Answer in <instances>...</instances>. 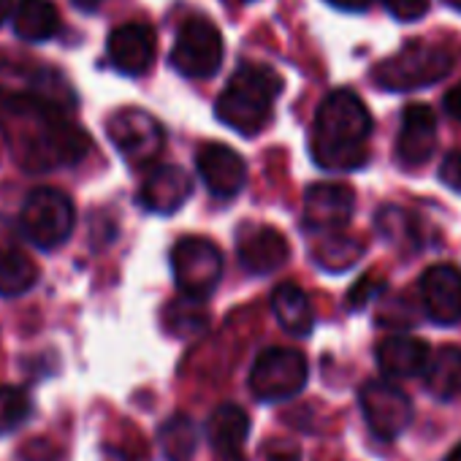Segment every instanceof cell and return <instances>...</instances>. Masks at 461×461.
<instances>
[{
	"label": "cell",
	"instance_id": "14",
	"mask_svg": "<svg viewBox=\"0 0 461 461\" xmlns=\"http://www.w3.org/2000/svg\"><path fill=\"white\" fill-rule=\"evenodd\" d=\"M437 147V117L426 104H410L402 112V128L396 136V158L407 168L423 166Z\"/></svg>",
	"mask_w": 461,
	"mask_h": 461
},
{
	"label": "cell",
	"instance_id": "21",
	"mask_svg": "<svg viewBox=\"0 0 461 461\" xmlns=\"http://www.w3.org/2000/svg\"><path fill=\"white\" fill-rule=\"evenodd\" d=\"M423 383L431 396L450 402L461 396V348L445 345L434 356H429V364L423 369Z\"/></svg>",
	"mask_w": 461,
	"mask_h": 461
},
{
	"label": "cell",
	"instance_id": "23",
	"mask_svg": "<svg viewBox=\"0 0 461 461\" xmlns=\"http://www.w3.org/2000/svg\"><path fill=\"white\" fill-rule=\"evenodd\" d=\"M364 256V245L353 237H345L339 230L321 234V240L312 248V258L326 272H345Z\"/></svg>",
	"mask_w": 461,
	"mask_h": 461
},
{
	"label": "cell",
	"instance_id": "33",
	"mask_svg": "<svg viewBox=\"0 0 461 461\" xmlns=\"http://www.w3.org/2000/svg\"><path fill=\"white\" fill-rule=\"evenodd\" d=\"M445 112H447L453 120H458V122H461V85H458V87H453V90L445 95Z\"/></svg>",
	"mask_w": 461,
	"mask_h": 461
},
{
	"label": "cell",
	"instance_id": "38",
	"mask_svg": "<svg viewBox=\"0 0 461 461\" xmlns=\"http://www.w3.org/2000/svg\"><path fill=\"white\" fill-rule=\"evenodd\" d=\"M242 4H253V0H242Z\"/></svg>",
	"mask_w": 461,
	"mask_h": 461
},
{
	"label": "cell",
	"instance_id": "15",
	"mask_svg": "<svg viewBox=\"0 0 461 461\" xmlns=\"http://www.w3.org/2000/svg\"><path fill=\"white\" fill-rule=\"evenodd\" d=\"M106 52H109V60L117 71L131 74V77H141L149 71V66L155 60V33L139 23L120 25L106 39Z\"/></svg>",
	"mask_w": 461,
	"mask_h": 461
},
{
	"label": "cell",
	"instance_id": "13",
	"mask_svg": "<svg viewBox=\"0 0 461 461\" xmlns=\"http://www.w3.org/2000/svg\"><path fill=\"white\" fill-rule=\"evenodd\" d=\"M420 302L437 326H456L461 321V272L437 264L420 275Z\"/></svg>",
	"mask_w": 461,
	"mask_h": 461
},
{
	"label": "cell",
	"instance_id": "35",
	"mask_svg": "<svg viewBox=\"0 0 461 461\" xmlns=\"http://www.w3.org/2000/svg\"><path fill=\"white\" fill-rule=\"evenodd\" d=\"M12 17V0H0V25Z\"/></svg>",
	"mask_w": 461,
	"mask_h": 461
},
{
	"label": "cell",
	"instance_id": "27",
	"mask_svg": "<svg viewBox=\"0 0 461 461\" xmlns=\"http://www.w3.org/2000/svg\"><path fill=\"white\" fill-rule=\"evenodd\" d=\"M377 230L396 248H418L420 245L415 217L399 206H385L377 212Z\"/></svg>",
	"mask_w": 461,
	"mask_h": 461
},
{
	"label": "cell",
	"instance_id": "29",
	"mask_svg": "<svg viewBox=\"0 0 461 461\" xmlns=\"http://www.w3.org/2000/svg\"><path fill=\"white\" fill-rule=\"evenodd\" d=\"M383 6L399 23H415L429 12V0H383Z\"/></svg>",
	"mask_w": 461,
	"mask_h": 461
},
{
	"label": "cell",
	"instance_id": "12",
	"mask_svg": "<svg viewBox=\"0 0 461 461\" xmlns=\"http://www.w3.org/2000/svg\"><path fill=\"white\" fill-rule=\"evenodd\" d=\"M198 176L214 198H234L248 182V166L242 155L228 147L209 141L195 152Z\"/></svg>",
	"mask_w": 461,
	"mask_h": 461
},
{
	"label": "cell",
	"instance_id": "36",
	"mask_svg": "<svg viewBox=\"0 0 461 461\" xmlns=\"http://www.w3.org/2000/svg\"><path fill=\"white\" fill-rule=\"evenodd\" d=\"M445 461H461V442H458V445L445 456Z\"/></svg>",
	"mask_w": 461,
	"mask_h": 461
},
{
	"label": "cell",
	"instance_id": "10",
	"mask_svg": "<svg viewBox=\"0 0 461 461\" xmlns=\"http://www.w3.org/2000/svg\"><path fill=\"white\" fill-rule=\"evenodd\" d=\"M106 128L117 152L133 166L152 163L160 155L163 141H166L163 125L144 109H122L109 120Z\"/></svg>",
	"mask_w": 461,
	"mask_h": 461
},
{
	"label": "cell",
	"instance_id": "16",
	"mask_svg": "<svg viewBox=\"0 0 461 461\" xmlns=\"http://www.w3.org/2000/svg\"><path fill=\"white\" fill-rule=\"evenodd\" d=\"M291 258V245L272 225H250L240 237V264L253 275H272Z\"/></svg>",
	"mask_w": 461,
	"mask_h": 461
},
{
	"label": "cell",
	"instance_id": "20",
	"mask_svg": "<svg viewBox=\"0 0 461 461\" xmlns=\"http://www.w3.org/2000/svg\"><path fill=\"white\" fill-rule=\"evenodd\" d=\"M272 310H275L277 323L294 337H307L312 331V326H315L312 304H310L307 294L294 283H283V285L275 288Z\"/></svg>",
	"mask_w": 461,
	"mask_h": 461
},
{
	"label": "cell",
	"instance_id": "31",
	"mask_svg": "<svg viewBox=\"0 0 461 461\" xmlns=\"http://www.w3.org/2000/svg\"><path fill=\"white\" fill-rule=\"evenodd\" d=\"M439 179H442L450 190L461 193V149L450 152V155L442 160V166H439Z\"/></svg>",
	"mask_w": 461,
	"mask_h": 461
},
{
	"label": "cell",
	"instance_id": "1",
	"mask_svg": "<svg viewBox=\"0 0 461 461\" xmlns=\"http://www.w3.org/2000/svg\"><path fill=\"white\" fill-rule=\"evenodd\" d=\"M9 112L17 117L14 152L28 171L71 166L90 149L85 131L74 125L52 98L23 95L9 104Z\"/></svg>",
	"mask_w": 461,
	"mask_h": 461
},
{
	"label": "cell",
	"instance_id": "7",
	"mask_svg": "<svg viewBox=\"0 0 461 461\" xmlns=\"http://www.w3.org/2000/svg\"><path fill=\"white\" fill-rule=\"evenodd\" d=\"M222 36L209 20H187L176 33L171 66L187 79H209L222 66Z\"/></svg>",
	"mask_w": 461,
	"mask_h": 461
},
{
	"label": "cell",
	"instance_id": "11",
	"mask_svg": "<svg viewBox=\"0 0 461 461\" xmlns=\"http://www.w3.org/2000/svg\"><path fill=\"white\" fill-rule=\"evenodd\" d=\"M356 209V193L339 182H318L304 193V225L312 234L342 230Z\"/></svg>",
	"mask_w": 461,
	"mask_h": 461
},
{
	"label": "cell",
	"instance_id": "6",
	"mask_svg": "<svg viewBox=\"0 0 461 461\" xmlns=\"http://www.w3.org/2000/svg\"><path fill=\"white\" fill-rule=\"evenodd\" d=\"M307 377L310 366L299 350L269 348L250 369V391L261 402H285L307 385Z\"/></svg>",
	"mask_w": 461,
	"mask_h": 461
},
{
	"label": "cell",
	"instance_id": "25",
	"mask_svg": "<svg viewBox=\"0 0 461 461\" xmlns=\"http://www.w3.org/2000/svg\"><path fill=\"white\" fill-rule=\"evenodd\" d=\"M39 283V267L20 250L0 253V296H23Z\"/></svg>",
	"mask_w": 461,
	"mask_h": 461
},
{
	"label": "cell",
	"instance_id": "32",
	"mask_svg": "<svg viewBox=\"0 0 461 461\" xmlns=\"http://www.w3.org/2000/svg\"><path fill=\"white\" fill-rule=\"evenodd\" d=\"M264 461H302V453L291 442H269L264 450Z\"/></svg>",
	"mask_w": 461,
	"mask_h": 461
},
{
	"label": "cell",
	"instance_id": "8",
	"mask_svg": "<svg viewBox=\"0 0 461 461\" xmlns=\"http://www.w3.org/2000/svg\"><path fill=\"white\" fill-rule=\"evenodd\" d=\"M171 272L185 296L206 299L222 275V256L209 240L185 237L171 250Z\"/></svg>",
	"mask_w": 461,
	"mask_h": 461
},
{
	"label": "cell",
	"instance_id": "17",
	"mask_svg": "<svg viewBox=\"0 0 461 461\" xmlns=\"http://www.w3.org/2000/svg\"><path fill=\"white\" fill-rule=\"evenodd\" d=\"M190 193L193 179L179 166H158L144 176L139 187V201L144 209L155 214H171L185 206Z\"/></svg>",
	"mask_w": 461,
	"mask_h": 461
},
{
	"label": "cell",
	"instance_id": "5",
	"mask_svg": "<svg viewBox=\"0 0 461 461\" xmlns=\"http://www.w3.org/2000/svg\"><path fill=\"white\" fill-rule=\"evenodd\" d=\"M20 225L28 242H33L36 248H60L63 242H68L77 225L74 201L58 187H36L23 203Z\"/></svg>",
	"mask_w": 461,
	"mask_h": 461
},
{
	"label": "cell",
	"instance_id": "37",
	"mask_svg": "<svg viewBox=\"0 0 461 461\" xmlns=\"http://www.w3.org/2000/svg\"><path fill=\"white\" fill-rule=\"evenodd\" d=\"M445 4H450V6H453L456 12H461V0H445Z\"/></svg>",
	"mask_w": 461,
	"mask_h": 461
},
{
	"label": "cell",
	"instance_id": "2",
	"mask_svg": "<svg viewBox=\"0 0 461 461\" xmlns=\"http://www.w3.org/2000/svg\"><path fill=\"white\" fill-rule=\"evenodd\" d=\"M372 117L364 101L350 90L329 93L315 114L310 152L326 171H356L369 160Z\"/></svg>",
	"mask_w": 461,
	"mask_h": 461
},
{
	"label": "cell",
	"instance_id": "24",
	"mask_svg": "<svg viewBox=\"0 0 461 461\" xmlns=\"http://www.w3.org/2000/svg\"><path fill=\"white\" fill-rule=\"evenodd\" d=\"M201 302L203 299H193V296H185V294L179 299L168 302L166 310H163V326H166V331L174 334V337H179V339L201 334L206 329V323H209V315H206V310H203Z\"/></svg>",
	"mask_w": 461,
	"mask_h": 461
},
{
	"label": "cell",
	"instance_id": "34",
	"mask_svg": "<svg viewBox=\"0 0 461 461\" xmlns=\"http://www.w3.org/2000/svg\"><path fill=\"white\" fill-rule=\"evenodd\" d=\"M326 4L339 12H366L372 6V0H326Z\"/></svg>",
	"mask_w": 461,
	"mask_h": 461
},
{
	"label": "cell",
	"instance_id": "18",
	"mask_svg": "<svg viewBox=\"0 0 461 461\" xmlns=\"http://www.w3.org/2000/svg\"><path fill=\"white\" fill-rule=\"evenodd\" d=\"M248 434H250V415L237 404H220L206 420L209 445L222 461H245Z\"/></svg>",
	"mask_w": 461,
	"mask_h": 461
},
{
	"label": "cell",
	"instance_id": "4",
	"mask_svg": "<svg viewBox=\"0 0 461 461\" xmlns=\"http://www.w3.org/2000/svg\"><path fill=\"white\" fill-rule=\"evenodd\" d=\"M453 68V55L426 41H410L375 66L372 82L388 93H412L442 82Z\"/></svg>",
	"mask_w": 461,
	"mask_h": 461
},
{
	"label": "cell",
	"instance_id": "19",
	"mask_svg": "<svg viewBox=\"0 0 461 461\" xmlns=\"http://www.w3.org/2000/svg\"><path fill=\"white\" fill-rule=\"evenodd\" d=\"M429 345L418 337H407V334H396L388 337L377 345L375 358L383 375L388 377H418L423 375L426 364H429Z\"/></svg>",
	"mask_w": 461,
	"mask_h": 461
},
{
	"label": "cell",
	"instance_id": "3",
	"mask_svg": "<svg viewBox=\"0 0 461 461\" xmlns=\"http://www.w3.org/2000/svg\"><path fill=\"white\" fill-rule=\"evenodd\" d=\"M280 90L283 79L275 68L261 63H242L228 79L214 112L228 128L256 136L272 122V109Z\"/></svg>",
	"mask_w": 461,
	"mask_h": 461
},
{
	"label": "cell",
	"instance_id": "9",
	"mask_svg": "<svg viewBox=\"0 0 461 461\" xmlns=\"http://www.w3.org/2000/svg\"><path fill=\"white\" fill-rule=\"evenodd\" d=\"M358 402H361V412H364L372 434L380 439H396L412 423V402L391 380L364 383Z\"/></svg>",
	"mask_w": 461,
	"mask_h": 461
},
{
	"label": "cell",
	"instance_id": "22",
	"mask_svg": "<svg viewBox=\"0 0 461 461\" xmlns=\"http://www.w3.org/2000/svg\"><path fill=\"white\" fill-rule=\"evenodd\" d=\"M12 20L17 36L25 41H50L60 31V14L52 0H20Z\"/></svg>",
	"mask_w": 461,
	"mask_h": 461
},
{
	"label": "cell",
	"instance_id": "26",
	"mask_svg": "<svg viewBox=\"0 0 461 461\" xmlns=\"http://www.w3.org/2000/svg\"><path fill=\"white\" fill-rule=\"evenodd\" d=\"M166 461H190L198 447V429L187 415H171L158 434Z\"/></svg>",
	"mask_w": 461,
	"mask_h": 461
},
{
	"label": "cell",
	"instance_id": "28",
	"mask_svg": "<svg viewBox=\"0 0 461 461\" xmlns=\"http://www.w3.org/2000/svg\"><path fill=\"white\" fill-rule=\"evenodd\" d=\"M31 415V399L23 388L0 385V434L14 431Z\"/></svg>",
	"mask_w": 461,
	"mask_h": 461
},
{
	"label": "cell",
	"instance_id": "30",
	"mask_svg": "<svg viewBox=\"0 0 461 461\" xmlns=\"http://www.w3.org/2000/svg\"><path fill=\"white\" fill-rule=\"evenodd\" d=\"M383 288H385V283L369 275V277L358 280V283H356V288L348 294V304H350L353 310H361V307H366L375 296H380V294H383Z\"/></svg>",
	"mask_w": 461,
	"mask_h": 461
}]
</instances>
